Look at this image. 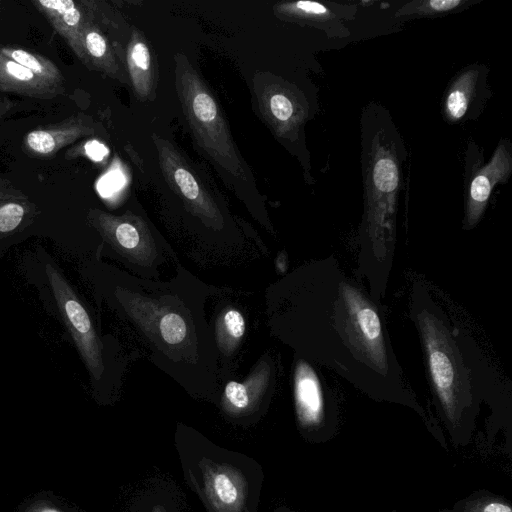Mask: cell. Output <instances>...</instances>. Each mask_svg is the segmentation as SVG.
Returning <instances> with one entry per match:
<instances>
[{"instance_id":"ba28073f","label":"cell","mask_w":512,"mask_h":512,"mask_svg":"<svg viewBox=\"0 0 512 512\" xmlns=\"http://www.w3.org/2000/svg\"><path fill=\"white\" fill-rule=\"evenodd\" d=\"M167 173L170 175L173 185L185 199L201 210L211 211V204L207 201L195 177L189 170L182 166L172 165L167 168Z\"/></svg>"},{"instance_id":"484cf974","label":"cell","mask_w":512,"mask_h":512,"mask_svg":"<svg viewBox=\"0 0 512 512\" xmlns=\"http://www.w3.org/2000/svg\"><path fill=\"white\" fill-rule=\"evenodd\" d=\"M473 512H512L511 507L500 502H489L480 508L476 507Z\"/></svg>"},{"instance_id":"e0dca14e","label":"cell","mask_w":512,"mask_h":512,"mask_svg":"<svg viewBox=\"0 0 512 512\" xmlns=\"http://www.w3.org/2000/svg\"><path fill=\"white\" fill-rule=\"evenodd\" d=\"M24 208L17 203H7L0 207V232H9L21 222Z\"/></svg>"},{"instance_id":"4fadbf2b","label":"cell","mask_w":512,"mask_h":512,"mask_svg":"<svg viewBox=\"0 0 512 512\" xmlns=\"http://www.w3.org/2000/svg\"><path fill=\"white\" fill-rule=\"evenodd\" d=\"M3 53L8 55L13 61L30 70L42 80H53L57 76V70L41 57H37L22 49H3Z\"/></svg>"},{"instance_id":"9c48e42d","label":"cell","mask_w":512,"mask_h":512,"mask_svg":"<svg viewBox=\"0 0 512 512\" xmlns=\"http://www.w3.org/2000/svg\"><path fill=\"white\" fill-rule=\"evenodd\" d=\"M128 63L136 90L139 94L145 95L150 69V53L143 42L134 43L129 52Z\"/></svg>"},{"instance_id":"30bf717a","label":"cell","mask_w":512,"mask_h":512,"mask_svg":"<svg viewBox=\"0 0 512 512\" xmlns=\"http://www.w3.org/2000/svg\"><path fill=\"white\" fill-rule=\"evenodd\" d=\"M50 16L56 19L64 32L73 31L79 25L81 14L71 0H41L38 2Z\"/></svg>"},{"instance_id":"cb8c5ba5","label":"cell","mask_w":512,"mask_h":512,"mask_svg":"<svg viewBox=\"0 0 512 512\" xmlns=\"http://www.w3.org/2000/svg\"><path fill=\"white\" fill-rule=\"evenodd\" d=\"M120 183V177L114 173H111L101 180V182L99 183V191L103 195L110 194L119 186Z\"/></svg>"},{"instance_id":"5bb4252c","label":"cell","mask_w":512,"mask_h":512,"mask_svg":"<svg viewBox=\"0 0 512 512\" xmlns=\"http://www.w3.org/2000/svg\"><path fill=\"white\" fill-rule=\"evenodd\" d=\"M159 330L163 340L170 345L179 344L187 334L185 321L175 313H168L161 318Z\"/></svg>"},{"instance_id":"8fae6325","label":"cell","mask_w":512,"mask_h":512,"mask_svg":"<svg viewBox=\"0 0 512 512\" xmlns=\"http://www.w3.org/2000/svg\"><path fill=\"white\" fill-rule=\"evenodd\" d=\"M116 242L125 251L136 258H146L150 252L147 241L142 238L139 230L129 222H121L114 229Z\"/></svg>"},{"instance_id":"9a60e30c","label":"cell","mask_w":512,"mask_h":512,"mask_svg":"<svg viewBox=\"0 0 512 512\" xmlns=\"http://www.w3.org/2000/svg\"><path fill=\"white\" fill-rule=\"evenodd\" d=\"M252 381L246 383H239L236 381H230L225 387V397L227 401L238 409L246 408L250 403V394L253 389L250 390Z\"/></svg>"},{"instance_id":"d4e9b609","label":"cell","mask_w":512,"mask_h":512,"mask_svg":"<svg viewBox=\"0 0 512 512\" xmlns=\"http://www.w3.org/2000/svg\"><path fill=\"white\" fill-rule=\"evenodd\" d=\"M85 149L89 157L95 161L102 160L108 153L106 147L97 141L88 142L85 146Z\"/></svg>"},{"instance_id":"603a6c76","label":"cell","mask_w":512,"mask_h":512,"mask_svg":"<svg viewBox=\"0 0 512 512\" xmlns=\"http://www.w3.org/2000/svg\"><path fill=\"white\" fill-rule=\"evenodd\" d=\"M85 45L88 52L95 58H102L107 51L105 39L96 31H89L85 36Z\"/></svg>"},{"instance_id":"2e32d148","label":"cell","mask_w":512,"mask_h":512,"mask_svg":"<svg viewBox=\"0 0 512 512\" xmlns=\"http://www.w3.org/2000/svg\"><path fill=\"white\" fill-rule=\"evenodd\" d=\"M28 146L40 154H48L56 149L57 139L55 136L45 130H35L30 132L26 138Z\"/></svg>"},{"instance_id":"52a82bcc","label":"cell","mask_w":512,"mask_h":512,"mask_svg":"<svg viewBox=\"0 0 512 512\" xmlns=\"http://www.w3.org/2000/svg\"><path fill=\"white\" fill-rule=\"evenodd\" d=\"M476 71L461 74L451 86L446 100L445 113L449 120H459L466 113L475 88Z\"/></svg>"},{"instance_id":"ffe728a7","label":"cell","mask_w":512,"mask_h":512,"mask_svg":"<svg viewBox=\"0 0 512 512\" xmlns=\"http://www.w3.org/2000/svg\"><path fill=\"white\" fill-rule=\"evenodd\" d=\"M2 70L4 71V75L9 79L14 80L15 82L17 81L21 84L30 85L39 80V78L36 77L30 70L13 60H5Z\"/></svg>"},{"instance_id":"7402d4cb","label":"cell","mask_w":512,"mask_h":512,"mask_svg":"<svg viewBox=\"0 0 512 512\" xmlns=\"http://www.w3.org/2000/svg\"><path fill=\"white\" fill-rule=\"evenodd\" d=\"M214 489L219 499L225 504H232L237 499V489L225 474H218L215 477Z\"/></svg>"},{"instance_id":"44dd1931","label":"cell","mask_w":512,"mask_h":512,"mask_svg":"<svg viewBox=\"0 0 512 512\" xmlns=\"http://www.w3.org/2000/svg\"><path fill=\"white\" fill-rule=\"evenodd\" d=\"M272 115L281 122H287L294 113L292 101L284 94H274L269 101Z\"/></svg>"},{"instance_id":"ac0fdd59","label":"cell","mask_w":512,"mask_h":512,"mask_svg":"<svg viewBox=\"0 0 512 512\" xmlns=\"http://www.w3.org/2000/svg\"><path fill=\"white\" fill-rule=\"evenodd\" d=\"M461 0H430L426 2H418L415 7H410V13L430 15L447 12L462 5Z\"/></svg>"},{"instance_id":"8992f818","label":"cell","mask_w":512,"mask_h":512,"mask_svg":"<svg viewBox=\"0 0 512 512\" xmlns=\"http://www.w3.org/2000/svg\"><path fill=\"white\" fill-rule=\"evenodd\" d=\"M55 292L58 294L59 303L65 312V317L71 325L75 337L79 341V346L82 348L87 362L91 369L99 374L101 371L99 348L86 310L70 294L66 295L58 288L57 290L55 289Z\"/></svg>"},{"instance_id":"7a4b0ae2","label":"cell","mask_w":512,"mask_h":512,"mask_svg":"<svg viewBox=\"0 0 512 512\" xmlns=\"http://www.w3.org/2000/svg\"><path fill=\"white\" fill-rule=\"evenodd\" d=\"M408 314L420 339L431 391L447 420L457 425L478 400L496 394L504 382L471 334L423 281L412 284Z\"/></svg>"},{"instance_id":"d6986e66","label":"cell","mask_w":512,"mask_h":512,"mask_svg":"<svg viewBox=\"0 0 512 512\" xmlns=\"http://www.w3.org/2000/svg\"><path fill=\"white\" fill-rule=\"evenodd\" d=\"M288 10L305 17L327 19L329 10L322 4L311 1H298L287 6Z\"/></svg>"},{"instance_id":"5b68a950","label":"cell","mask_w":512,"mask_h":512,"mask_svg":"<svg viewBox=\"0 0 512 512\" xmlns=\"http://www.w3.org/2000/svg\"><path fill=\"white\" fill-rule=\"evenodd\" d=\"M186 102L194 126L200 129L199 134L207 138L205 144L209 145L219 157L223 159L228 157V160L235 161L230 156L233 149L213 98L196 86L192 91V97L187 98Z\"/></svg>"},{"instance_id":"6da1fadb","label":"cell","mask_w":512,"mask_h":512,"mask_svg":"<svg viewBox=\"0 0 512 512\" xmlns=\"http://www.w3.org/2000/svg\"><path fill=\"white\" fill-rule=\"evenodd\" d=\"M298 302V346L308 358L370 396L415 402L380 301L334 256L304 269Z\"/></svg>"},{"instance_id":"3957f363","label":"cell","mask_w":512,"mask_h":512,"mask_svg":"<svg viewBox=\"0 0 512 512\" xmlns=\"http://www.w3.org/2000/svg\"><path fill=\"white\" fill-rule=\"evenodd\" d=\"M293 384L299 420L306 426H319L325 420L330 402L325 377L306 358H298Z\"/></svg>"},{"instance_id":"277c9868","label":"cell","mask_w":512,"mask_h":512,"mask_svg":"<svg viewBox=\"0 0 512 512\" xmlns=\"http://www.w3.org/2000/svg\"><path fill=\"white\" fill-rule=\"evenodd\" d=\"M512 170V158L506 144H500L493 157L475 175L470 184L464 228L472 229L481 219L491 191L496 183L504 182Z\"/></svg>"},{"instance_id":"7c38bea8","label":"cell","mask_w":512,"mask_h":512,"mask_svg":"<svg viewBox=\"0 0 512 512\" xmlns=\"http://www.w3.org/2000/svg\"><path fill=\"white\" fill-rule=\"evenodd\" d=\"M217 330L221 345L232 348L245 333V320L238 310L229 309L222 315Z\"/></svg>"},{"instance_id":"4316f807","label":"cell","mask_w":512,"mask_h":512,"mask_svg":"<svg viewBox=\"0 0 512 512\" xmlns=\"http://www.w3.org/2000/svg\"><path fill=\"white\" fill-rule=\"evenodd\" d=\"M34 512H60V511L54 507L43 506V507L36 509Z\"/></svg>"}]
</instances>
